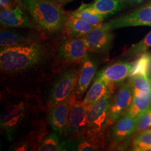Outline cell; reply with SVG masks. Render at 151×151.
I'll use <instances>...</instances> for the list:
<instances>
[{
  "mask_svg": "<svg viewBox=\"0 0 151 151\" xmlns=\"http://www.w3.org/2000/svg\"><path fill=\"white\" fill-rule=\"evenodd\" d=\"M47 54V49L41 41L23 46L1 48V70L10 73L28 70L40 64Z\"/></svg>",
  "mask_w": 151,
  "mask_h": 151,
  "instance_id": "cell-1",
  "label": "cell"
},
{
  "mask_svg": "<svg viewBox=\"0 0 151 151\" xmlns=\"http://www.w3.org/2000/svg\"><path fill=\"white\" fill-rule=\"evenodd\" d=\"M62 6L53 0H30L24 8L39 29L54 33L63 29L68 16Z\"/></svg>",
  "mask_w": 151,
  "mask_h": 151,
  "instance_id": "cell-2",
  "label": "cell"
},
{
  "mask_svg": "<svg viewBox=\"0 0 151 151\" xmlns=\"http://www.w3.org/2000/svg\"><path fill=\"white\" fill-rule=\"evenodd\" d=\"M113 99V93L104 96L92 105L88 112L86 132L101 147L104 140L105 131L109 126L108 116Z\"/></svg>",
  "mask_w": 151,
  "mask_h": 151,
  "instance_id": "cell-3",
  "label": "cell"
},
{
  "mask_svg": "<svg viewBox=\"0 0 151 151\" xmlns=\"http://www.w3.org/2000/svg\"><path fill=\"white\" fill-rule=\"evenodd\" d=\"M78 75L77 70H68L56 79L49 95L48 104L51 108L65 101L75 91Z\"/></svg>",
  "mask_w": 151,
  "mask_h": 151,
  "instance_id": "cell-4",
  "label": "cell"
},
{
  "mask_svg": "<svg viewBox=\"0 0 151 151\" xmlns=\"http://www.w3.org/2000/svg\"><path fill=\"white\" fill-rule=\"evenodd\" d=\"M27 113L25 103L20 101L9 105L1 114V128L8 140L11 141L16 137V132Z\"/></svg>",
  "mask_w": 151,
  "mask_h": 151,
  "instance_id": "cell-5",
  "label": "cell"
},
{
  "mask_svg": "<svg viewBox=\"0 0 151 151\" xmlns=\"http://www.w3.org/2000/svg\"><path fill=\"white\" fill-rule=\"evenodd\" d=\"M90 108L83 101L76 99L72 106L63 132V134L65 137H75L86 131L87 127V115Z\"/></svg>",
  "mask_w": 151,
  "mask_h": 151,
  "instance_id": "cell-6",
  "label": "cell"
},
{
  "mask_svg": "<svg viewBox=\"0 0 151 151\" xmlns=\"http://www.w3.org/2000/svg\"><path fill=\"white\" fill-rule=\"evenodd\" d=\"M88 49L83 38L65 37L58 49L60 60L65 63L82 62L87 56Z\"/></svg>",
  "mask_w": 151,
  "mask_h": 151,
  "instance_id": "cell-7",
  "label": "cell"
},
{
  "mask_svg": "<svg viewBox=\"0 0 151 151\" xmlns=\"http://www.w3.org/2000/svg\"><path fill=\"white\" fill-rule=\"evenodd\" d=\"M134 92L129 82L124 83L113 99L109 112V126L125 115L131 106Z\"/></svg>",
  "mask_w": 151,
  "mask_h": 151,
  "instance_id": "cell-8",
  "label": "cell"
},
{
  "mask_svg": "<svg viewBox=\"0 0 151 151\" xmlns=\"http://www.w3.org/2000/svg\"><path fill=\"white\" fill-rule=\"evenodd\" d=\"M112 30L108 22L94 27L83 38L88 50L95 53L108 51L113 39Z\"/></svg>",
  "mask_w": 151,
  "mask_h": 151,
  "instance_id": "cell-9",
  "label": "cell"
},
{
  "mask_svg": "<svg viewBox=\"0 0 151 151\" xmlns=\"http://www.w3.org/2000/svg\"><path fill=\"white\" fill-rule=\"evenodd\" d=\"M43 35L36 32H24L16 29H3L0 32V45L1 48L23 46L40 42Z\"/></svg>",
  "mask_w": 151,
  "mask_h": 151,
  "instance_id": "cell-10",
  "label": "cell"
},
{
  "mask_svg": "<svg viewBox=\"0 0 151 151\" xmlns=\"http://www.w3.org/2000/svg\"><path fill=\"white\" fill-rule=\"evenodd\" d=\"M76 100L75 91L65 101L53 106L49 114L48 121L52 128L58 135H62L67 123L72 105Z\"/></svg>",
  "mask_w": 151,
  "mask_h": 151,
  "instance_id": "cell-11",
  "label": "cell"
},
{
  "mask_svg": "<svg viewBox=\"0 0 151 151\" xmlns=\"http://www.w3.org/2000/svg\"><path fill=\"white\" fill-rule=\"evenodd\" d=\"M22 6H17L14 9H2L0 22L2 26L9 28H25L39 29L24 11Z\"/></svg>",
  "mask_w": 151,
  "mask_h": 151,
  "instance_id": "cell-12",
  "label": "cell"
},
{
  "mask_svg": "<svg viewBox=\"0 0 151 151\" xmlns=\"http://www.w3.org/2000/svg\"><path fill=\"white\" fill-rule=\"evenodd\" d=\"M112 29L136 26H151V5L109 22Z\"/></svg>",
  "mask_w": 151,
  "mask_h": 151,
  "instance_id": "cell-13",
  "label": "cell"
},
{
  "mask_svg": "<svg viewBox=\"0 0 151 151\" xmlns=\"http://www.w3.org/2000/svg\"><path fill=\"white\" fill-rule=\"evenodd\" d=\"M133 63L119 62L105 67L97 73L95 79H100L114 84L124 81L131 75Z\"/></svg>",
  "mask_w": 151,
  "mask_h": 151,
  "instance_id": "cell-14",
  "label": "cell"
},
{
  "mask_svg": "<svg viewBox=\"0 0 151 151\" xmlns=\"http://www.w3.org/2000/svg\"><path fill=\"white\" fill-rule=\"evenodd\" d=\"M96 63L87 55L82 62L81 70L76 87L77 100H80L82 97L96 75Z\"/></svg>",
  "mask_w": 151,
  "mask_h": 151,
  "instance_id": "cell-15",
  "label": "cell"
},
{
  "mask_svg": "<svg viewBox=\"0 0 151 151\" xmlns=\"http://www.w3.org/2000/svg\"><path fill=\"white\" fill-rule=\"evenodd\" d=\"M137 118L124 115L118 119L111 130V139L114 143H119L127 139L137 131Z\"/></svg>",
  "mask_w": 151,
  "mask_h": 151,
  "instance_id": "cell-16",
  "label": "cell"
},
{
  "mask_svg": "<svg viewBox=\"0 0 151 151\" xmlns=\"http://www.w3.org/2000/svg\"><path fill=\"white\" fill-rule=\"evenodd\" d=\"M94 27H95L86 21L68 14L63 30L67 38H83Z\"/></svg>",
  "mask_w": 151,
  "mask_h": 151,
  "instance_id": "cell-17",
  "label": "cell"
},
{
  "mask_svg": "<svg viewBox=\"0 0 151 151\" xmlns=\"http://www.w3.org/2000/svg\"><path fill=\"white\" fill-rule=\"evenodd\" d=\"M64 143L65 151H95L101 147L86 131L80 135L70 138Z\"/></svg>",
  "mask_w": 151,
  "mask_h": 151,
  "instance_id": "cell-18",
  "label": "cell"
},
{
  "mask_svg": "<svg viewBox=\"0 0 151 151\" xmlns=\"http://www.w3.org/2000/svg\"><path fill=\"white\" fill-rule=\"evenodd\" d=\"M113 85L102 80L95 79L82 101L88 106L91 107L104 96L113 93Z\"/></svg>",
  "mask_w": 151,
  "mask_h": 151,
  "instance_id": "cell-19",
  "label": "cell"
},
{
  "mask_svg": "<svg viewBox=\"0 0 151 151\" xmlns=\"http://www.w3.org/2000/svg\"><path fill=\"white\" fill-rule=\"evenodd\" d=\"M125 0H95L90 4L83 3L87 10L95 12L100 15L107 17L120 11L123 7Z\"/></svg>",
  "mask_w": 151,
  "mask_h": 151,
  "instance_id": "cell-20",
  "label": "cell"
},
{
  "mask_svg": "<svg viewBox=\"0 0 151 151\" xmlns=\"http://www.w3.org/2000/svg\"><path fill=\"white\" fill-rule=\"evenodd\" d=\"M151 106V89L134 93L131 106L125 115L138 118Z\"/></svg>",
  "mask_w": 151,
  "mask_h": 151,
  "instance_id": "cell-21",
  "label": "cell"
},
{
  "mask_svg": "<svg viewBox=\"0 0 151 151\" xmlns=\"http://www.w3.org/2000/svg\"><path fill=\"white\" fill-rule=\"evenodd\" d=\"M71 16L80 18L91 24L95 27L101 25L105 16L100 15L95 12L87 10L83 6H81L75 11L67 12Z\"/></svg>",
  "mask_w": 151,
  "mask_h": 151,
  "instance_id": "cell-22",
  "label": "cell"
},
{
  "mask_svg": "<svg viewBox=\"0 0 151 151\" xmlns=\"http://www.w3.org/2000/svg\"><path fill=\"white\" fill-rule=\"evenodd\" d=\"M38 151H65L64 141L62 142L60 137L55 132H53L45 137L42 140Z\"/></svg>",
  "mask_w": 151,
  "mask_h": 151,
  "instance_id": "cell-23",
  "label": "cell"
},
{
  "mask_svg": "<svg viewBox=\"0 0 151 151\" xmlns=\"http://www.w3.org/2000/svg\"><path fill=\"white\" fill-rule=\"evenodd\" d=\"M151 54L143 53L140 57L133 63V69L130 77L142 75L151 78Z\"/></svg>",
  "mask_w": 151,
  "mask_h": 151,
  "instance_id": "cell-24",
  "label": "cell"
},
{
  "mask_svg": "<svg viewBox=\"0 0 151 151\" xmlns=\"http://www.w3.org/2000/svg\"><path fill=\"white\" fill-rule=\"evenodd\" d=\"M133 148L134 151L151 150V129L140 132L134 139Z\"/></svg>",
  "mask_w": 151,
  "mask_h": 151,
  "instance_id": "cell-25",
  "label": "cell"
},
{
  "mask_svg": "<svg viewBox=\"0 0 151 151\" xmlns=\"http://www.w3.org/2000/svg\"><path fill=\"white\" fill-rule=\"evenodd\" d=\"M130 77V83L134 93L151 89V78L142 75L134 76Z\"/></svg>",
  "mask_w": 151,
  "mask_h": 151,
  "instance_id": "cell-26",
  "label": "cell"
},
{
  "mask_svg": "<svg viewBox=\"0 0 151 151\" xmlns=\"http://www.w3.org/2000/svg\"><path fill=\"white\" fill-rule=\"evenodd\" d=\"M150 47H151V32L139 42L132 45L128 52V55L134 56L143 53Z\"/></svg>",
  "mask_w": 151,
  "mask_h": 151,
  "instance_id": "cell-27",
  "label": "cell"
},
{
  "mask_svg": "<svg viewBox=\"0 0 151 151\" xmlns=\"http://www.w3.org/2000/svg\"><path fill=\"white\" fill-rule=\"evenodd\" d=\"M151 127V106L137 119V130L144 131Z\"/></svg>",
  "mask_w": 151,
  "mask_h": 151,
  "instance_id": "cell-28",
  "label": "cell"
},
{
  "mask_svg": "<svg viewBox=\"0 0 151 151\" xmlns=\"http://www.w3.org/2000/svg\"><path fill=\"white\" fill-rule=\"evenodd\" d=\"M0 5L2 9H11L15 8L19 5L16 2H15L12 0H0Z\"/></svg>",
  "mask_w": 151,
  "mask_h": 151,
  "instance_id": "cell-29",
  "label": "cell"
},
{
  "mask_svg": "<svg viewBox=\"0 0 151 151\" xmlns=\"http://www.w3.org/2000/svg\"><path fill=\"white\" fill-rule=\"evenodd\" d=\"M55 2L59 4L60 5L62 6L65 5L67 4L73 0H53Z\"/></svg>",
  "mask_w": 151,
  "mask_h": 151,
  "instance_id": "cell-30",
  "label": "cell"
},
{
  "mask_svg": "<svg viewBox=\"0 0 151 151\" xmlns=\"http://www.w3.org/2000/svg\"><path fill=\"white\" fill-rule=\"evenodd\" d=\"M30 1V0H22V3L23 6L26 5Z\"/></svg>",
  "mask_w": 151,
  "mask_h": 151,
  "instance_id": "cell-31",
  "label": "cell"
},
{
  "mask_svg": "<svg viewBox=\"0 0 151 151\" xmlns=\"http://www.w3.org/2000/svg\"><path fill=\"white\" fill-rule=\"evenodd\" d=\"M16 1H17V2L19 5L24 7L23 5H22V0H16Z\"/></svg>",
  "mask_w": 151,
  "mask_h": 151,
  "instance_id": "cell-32",
  "label": "cell"
}]
</instances>
